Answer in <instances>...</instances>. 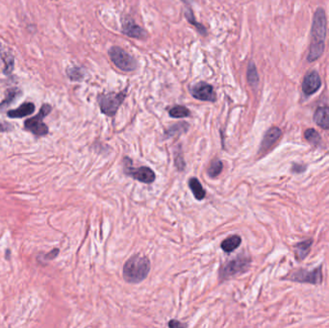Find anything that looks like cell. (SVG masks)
I'll list each match as a JSON object with an SVG mask.
<instances>
[{
	"label": "cell",
	"mask_w": 329,
	"mask_h": 328,
	"mask_svg": "<svg viewBox=\"0 0 329 328\" xmlns=\"http://www.w3.org/2000/svg\"><path fill=\"white\" fill-rule=\"evenodd\" d=\"M247 77L248 84L253 88L256 89L259 85V74L255 64L250 61L247 66Z\"/></svg>",
	"instance_id": "d6986e66"
},
{
	"label": "cell",
	"mask_w": 329,
	"mask_h": 328,
	"mask_svg": "<svg viewBox=\"0 0 329 328\" xmlns=\"http://www.w3.org/2000/svg\"><path fill=\"white\" fill-rule=\"evenodd\" d=\"M322 86V79L318 71H312L308 72L304 77L302 83V91L306 95H312L317 93Z\"/></svg>",
	"instance_id": "30bf717a"
},
{
	"label": "cell",
	"mask_w": 329,
	"mask_h": 328,
	"mask_svg": "<svg viewBox=\"0 0 329 328\" xmlns=\"http://www.w3.org/2000/svg\"><path fill=\"white\" fill-rule=\"evenodd\" d=\"M181 1H183L184 3H186V4H188V5L192 4V0H181Z\"/></svg>",
	"instance_id": "4dcf8cb0"
},
{
	"label": "cell",
	"mask_w": 329,
	"mask_h": 328,
	"mask_svg": "<svg viewBox=\"0 0 329 328\" xmlns=\"http://www.w3.org/2000/svg\"><path fill=\"white\" fill-rule=\"evenodd\" d=\"M322 266L313 270L306 271L300 270L291 274H289L285 279L290 281L299 282V283H310V284H321L323 282V273Z\"/></svg>",
	"instance_id": "8992f818"
},
{
	"label": "cell",
	"mask_w": 329,
	"mask_h": 328,
	"mask_svg": "<svg viewBox=\"0 0 329 328\" xmlns=\"http://www.w3.org/2000/svg\"><path fill=\"white\" fill-rule=\"evenodd\" d=\"M241 243H242L241 237L234 235V236H231L230 238L224 240L221 243V248L223 249V251H225L227 253H230L240 246Z\"/></svg>",
	"instance_id": "ac0fdd59"
},
{
	"label": "cell",
	"mask_w": 329,
	"mask_h": 328,
	"mask_svg": "<svg viewBox=\"0 0 329 328\" xmlns=\"http://www.w3.org/2000/svg\"><path fill=\"white\" fill-rule=\"evenodd\" d=\"M305 166L302 164H294L293 165V171L294 172H303L305 170Z\"/></svg>",
	"instance_id": "83f0119b"
},
{
	"label": "cell",
	"mask_w": 329,
	"mask_h": 328,
	"mask_svg": "<svg viewBox=\"0 0 329 328\" xmlns=\"http://www.w3.org/2000/svg\"><path fill=\"white\" fill-rule=\"evenodd\" d=\"M190 93L195 99L201 101H216V94L212 85L206 82H199L190 89Z\"/></svg>",
	"instance_id": "9c48e42d"
},
{
	"label": "cell",
	"mask_w": 329,
	"mask_h": 328,
	"mask_svg": "<svg viewBox=\"0 0 329 328\" xmlns=\"http://www.w3.org/2000/svg\"><path fill=\"white\" fill-rule=\"evenodd\" d=\"M304 136H305L306 140L315 146L320 145V143L322 142V138H321L320 134L313 128L307 129L305 133H304Z\"/></svg>",
	"instance_id": "7402d4cb"
},
{
	"label": "cell",
	"mask_w": 329,
	"mask_h": 328,
	"mask_svg": "<svg viewBox=\"0 0 329 328\" xmlns=\"http://www.w3.org/2000/svg\"><path fill=\"white\" fill-rule=\"evenodd\" d=\"M34 112H35V105L31 102H26L23 105H21L19 108L9 111L8 117L11 118H21V117L30 116Z\"/></svg>",
	"instance_id": "5bb4252c"
},
{
	"label": "cell",
	"mask_w": 329,
	"mask_h": 328,
	"mask_svg": "<svg viewBox=\"0 0 329 328\" xmlns=\"http://www.w3.org/2000/svg\"><path fill=\"white\" fill-rule=\"evenodd\" d=\"M312 245H313V240L308 239L295 246V253H296V257L298 259V261H302L309 254Z\"/></svg>",
	"instance_id": "2e32d148"
},
{
	"label": "cell",
	"mask_w": 329,
	"mask_h": 328,
	"mask_svg": "<svg viewBox=\"0 0 329 328\" xmlns=\"http://www.w3.org/2000/svg\"><path fill=\"white\" fill-rule=\"evenodd\" d=\"M168 115L171 117H174V118H183V117H190L191 112H190L188 108H186L185 106L177 105V106H173L172 108L169 109Z\"/></svg>",
	"instance_id": "ffe728a7"
},
{
	"label": "cell",
	"mask_w": 329,
	"mask_h": 328,
	"mask_svg": "<svg viewBox=\"0 0 329 328\" xmlns=\"http://www.w3.org/2000/svg\"><path fill=\"white\" fill-rule=\"evenodd\" d=\"M327 15L323 8H318L313 19L311 29V44L307 60L312 63L322 57L325 52V41L327 37Z\"/></svg>",
	"instance_id": "6da1fadb"
},
{
	"label": "cell",
	"mask_w": 329,
	"mask_h": 328,
	"mask_svg": "<svg viewBox=\"0 0 329 328\" xmlns=\"http://www.w3.org/2000/svg\"><path fill=\"white\" fill-rule=\"evenodd\" d=\"M109 57L111 61L114 63V65L119 69L120 71H134L137 67V61L134 57H132L129 53H127L125 50L118 47H112L109 51Z\"/></svg>",
	"instance_id": "277c9868"
},
{
	"label": "cell",
	"mask_w": 329,
	"mask_h": 328,
	"mask_svg": "<svg viewBox=\"0 0 329 328\" xmlns=\"http://www.w3.org/2000/svg\"><path fill=\"white\" fill-rule=\"evenodd\" d=\"M67 74L71 81H81L85 76V71H83L81 68L73 67V68L68 69Z\"/></svg>",
	"instance_id": "603a6c76"
},
{
	"label": "cell",
	"mask_w": 329,
	"mask_h": 328,
	"mask_svg": "<svg viewBox=\"0 0 329 328\" xmlns=\"http://www.w3.org/2000/svg\"><path fill=\"white\" fill-rule=\"evenodd\" d=\"M189 125L187 123L185 122H182V123H178L172 127H170L166 132V136L167 137H171V136H174L175 134H181V133H184L188 130Z\"/></svg>",
	"instance_id": "d4e9b609"
},
{
	"label": "cell",
	"mask_w": 329,
	"mask_h": 328,
	"mask_svg": "<svg viewBox=\"0 0 329 328\" xmlns=\"http://www.w3.org/2000/svg\"><path fill=\"white\" fill-rule=\"evenodd\" d=\"M12 129V126L9 125L8 123H1L0 122V133L1 132H6V131H9Z\"/></svg>",
	"instance_id": "f1b7e54d"
},
{
	"label": "cell",
	"mask_w": 329,
	"mask_h": 328,
	"mask_svg": "<svg viewBox=\"0 0 329 328\" xmlns=\"http://www.w3.org/2000/svg\"><path fill=\"white\" fill-rule=\"evenodd\" d=\"M223 164L221 163L220 160H215L212 162L209 168H208V174L210 177H217L218 175L220 174L222 171Z\"/></svg>",
	"instance_id": "484cf974"
},
{
	"label": "cell",
	"mask_w": 329,
	"mask_h": 328,
	"mask_svg": "<svg viewBox=\"0 0 329 328\" xmlns=\"http://www.w3.org/2000/svg\"><path fill=\"white\" fill-rule=\"evenodd\" d=\"M122 32L124 35L134 39L141 40L146 37V32L128 16L122 19Z\"/></svg>",
	"instance_id": "8fae6325"
},
{
	"label": "cell",
	"mask_w": 329,
	"mask_h": 328,
	"mask_svg": "<svg viewBox=\"0 0 329 328\" xmlns=\"http://www.w3.org/2000/svg\"><path fill=\"white\" fill-rule=\"evenodd\" d=\"M281 135H282V131L278 127H272L271 129H269L266 132L263 138V141L261 142L260 152L268 151L276 141L280 139Z\"/></svg>",
	"instance_id": "7c38bea8"
},
{
	"label": "cell",
	"mask_w": 329,
	"mask_h": 328,
	"mask_svg": "<svg viewBox=\"0 0 329 328\" xmlns=\"http://www.w3.org/2000/svg\"><path fill=\"white\" fill-rule=\"evenodd\" d=\"M150 271V262L144 256L135 255L123 267V277L128 283H140L144 280Z\"/></svg>",
	"instance_id": "7a4b0ae2"
},
{
	"label": "cell",
	"mask_w": 329,
	"mask_h": 328,
	"mask_svg": "<svg viewBox=\"0 0 329 328\" xmlns=\"http://www.w3.org/2000/svg\"><path fill=\"white\" fill-rule=\"evenodd\" d=\"M126 95L127 88L119 93L99 94L97 96V101L101 112L108 117H114L118 112V108L124 101Z\"/></svg>",
	"instance_id": "3957f363"
},
{
	"label": "cell",
	"mask_w": 329,
	"mask_h": 328,
	"mask_svg": "<svg viewBox=\"0 0 329 328\" xmlns=\"http://www.w3.org/2000/svg\"><path fill=\"white\" fill-rule=\"evenodd\" d=\"M168 327L169 328H181V327H185V325H182L180 324L179 322H176V321H170L169 324H168Z\"/></svg>",
	"instance_id": "f546056e"
},
{
	"label": "cell",
	"mask_w": 329,
	"mask_h": 328,
	"mask_svg": "<svg viewBox=\"0 0 329 328\" xmlns=\"http://www.w3.org/2000/svg\"><path fill=\"white\" fill-rule=\"evenodd\" d=\"M51 110L52 108L50 105L48 104L43 105L40 110V113L37 116L30 117L25 120L24 122L25 129L33 133L35 136H38V137L46 136L48 133V127L43 120L51 112Z\"/></svg>",
	"instance_id": "5b68a950"
},
{
	"label": "cell",
	"mask_w": 329,
	"mask_h": 328,
	"mask_svg": "<svg viewBox=\"0 0 329 328\" xmlns=\"http://www.w3.org/2000/svg\"><path fill=\"white\" fill-rule=\"evenodd\" d=\"M185 17H186V19H187V21H188L189 23L191 24H192V25L196 28V30H197L201 35H203V36H206V35H207V30H206V28H205L202 24H198V23L195 21L194 16H193V14H192V11L191 9H187V10H186V12H185Z\"/></svg>",
	"instance_id": "44dd1931"
},
{
	"label": "cell",
	"mask_w": 329,
	"mask_h": 328,
	"mask_svg": "<svg viewBox=\"0 0 329 328\" xmlns=\"http://www.w3.org/2000/svg\"><path fill=\"white\" fill-rule=\"evenodd\" d=\"M250 265V259L245 256H239L227 263L219 272L221 279H227L238 273L246 272Z\"/></svg>",
	"instance_id": "52a82bcc"
},
{
	"label": "cell",
	"mask_w": 329,
	"mask_h": 328,
	"mask_svg": "<svg viewBox=\"0 0 329 328\" xmlns=\"http://www.w3.org/2000/svg\"><path fill=\"white\" fill-rule=\"evenodd\" d=\"M314 121L325 130H329V107H319L314 114Z\"/></svg>",
	"instance_id": "4fadbf2b"
},
{
	"label": "cell",
	"mask_w": 329,
	"mask_h": 328,
	"mask_svg": "<svg viewBox=\"0 0 329 328\" xmlns=\"http://www.w3.org/2000/svg\"><path fill=\"white\" fill-rule=\"evenodd\" d=\"M58 253H59V249H54V250L50 251L49 253L46 254L44 257H45V260H52L58 255Z\"/></svg>",
	"instance_id": "4316f807"
},
{
	"label": "cell",
	"mask_w": 329,
	"mask_h": 328,
	"mask_svg": "<svg viewBox=\"0 0 329 328\" xmlns=\"http://www.w3.org/2000/svg\"><path fill=\"white\" fill-rule=\"evenodd\" d=\"M189 187L191 189L192 192L193 193V196L195 197V199L202 200L205 197L206 192L197 178H194V177L191 178L189 181Z\"/></svg>",
	"instance_id": "e0dca14e"
},
{
	"label": "cell",
	"mask_w": 329,
	"mask_h": 328,
	"mask_svg": "<svg viewBox=\"0 0 329 328\" xmlns=\"http://www.w3.org/2000/svg\"><path fill=\"white\" fill-rule=\"evenodd\" d=\"M2 55H3V57H1V59L3 60L4 65H5L4 73L9 75V74L12 73V71L14 70V66H15V64H14V57L11 54L6 53V52L2 53Z\"/></svg>",
	"instance_id": "cb8c5ba5"
},
{
	"label": "cell",
	"mask_w": 329,
	"mask_h": 328,
	"mask_svg": "<svg viewBox=\"0 0 329 328\" xmlns=\"http://www.w3.org/2000/svg\"><path fill=\"white\" fill-rule=\"evenodd\" d=\"M124 172L126 173V175L139 180L142 183H146V184H150L152 182H154L155 180V173L153 172L152 169H150L147 166H141L138 168L135 167H131L128 164L124 165Z\"/></svg>",
	"instance_id": "ba28073f"
},
{
	"label": "cell",
	"mask_w": 329,
	"mask_h": 328,
	"mask_svg": "<svg viewBox=\"0 0 329 328\" xmlns=\"http://www.w3.org/2000/svg\"><path fill=\"white\" fill-rule=\"evenodd\" d=\"M22 94H23V93L19 88L15 87V88L8 89L6 91V94H5V98L0 103V111H3L4 109H6L10 105H12L18 98H20V96Z\"/></svg>",
	"instance_id": "9a60e30c"
}]
</instances>
